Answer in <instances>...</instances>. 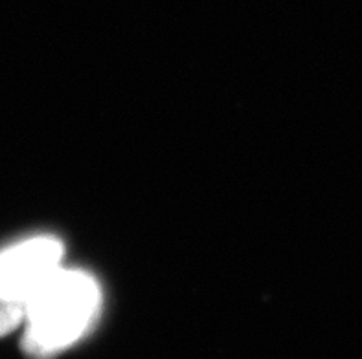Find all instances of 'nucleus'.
<instances>
[{
    "mask_svg": "<svg viewBox=\"0 0 362 359\" xmlns=\"http://www.w3.org/2000/svg\"><path fill=\"white\" fill-rule=\"evenodd\" d=\"M26 308L13 299H8L0 293V337L8 336L24 323Z\"/></svg>",
    "mask_w": 362,
    "mask_h": 359,
    "instance_id": "obj_3",
    "label": "nucleus"
},
{
    "mask_svg": "<svg viewBox=\"0 0 362 359\" xmlns=\"http://www.w3.org/2000/svg\"><path fill=\"white\" fill-rule=\"evenodd\" d=\"M100 303V286L88 273L61 268L26 303L24 352L48 359L72 346L94 323Z\"/></svg>",
    "mask_w": 362,
    "mask_h": 359,
    "instance_id": "obj_1",
    "label": "nucleus"
},
{
    "mask_svg": "<svg viewBox=\"0 0 362 359\" xmlns=\"http://www.w3.org/2000/svg\"><path fill=\"white\" fill-rule=\"evenodd\" d=\"M63 244L57 238L35 237L0 251V293L24 305L61 269Z\"/></svg>",
    "mask_w": 362,
    "mask_h": 359,
    "instance_id": "obj_2",
    "label": "nucleus"
}]
</instances>
